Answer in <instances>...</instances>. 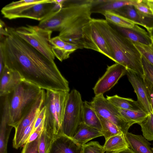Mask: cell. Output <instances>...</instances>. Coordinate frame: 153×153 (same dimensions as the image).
I'll list each match as a JSON object with an SVG mask.
<instances>
[{
  "mask_svg": "<svg viewBox=\"0 0 153 153\" xmlns=\"http://www.w3.org/2000/svg\"><path fill=\"white\" fill-rule=\"evenodd\" d=\"M82 123L88 126L102 130V126L98 116L92 107L91 102L83 101L81 113Z\"/></svg>",
  "mask_w": 153,
  "mask_h": 153,
  "instance_id": "44dd1931",
  "label": "cell"
},
{
  "mask_svg": "<svg viewBox=\"0 0 153 153\" xmlns=\"http://www.w3.org/2000/svg\"><path fill=\"white\" fill-rule=\"evenodd\" d=\"M106 153H134L131 149L128 148L120 151L113 152H107Z\"/></svg>",
  "mask_w": 153,
  "mask_h": 153,
  "instance_id": "b9f144b4",
  "label": "cell"
},
{
  "mask_svg": "<svg viewBox=\"0 0 153 153\" xmlns=\"http://www.w3.org/2000/svg\"><path fill=\"white\" fill-rule=\"evenodd\" d=\"M143 136L148 141L153 140V114L151 111L146 118L139 124Z\"/></svg>",
  "mask_w": 153,
  "mask_h": 153,
  "instance_id": "f546056e",
  "label": "cell"
},
{
  "mask_svg": "<svg viewBox=\"0 0 153 153\" xmlns=\"http://www.w3.org/2000/svg\"><path fill=\"white\" fill-rule=\"evenodd\" d=\"M1 116L0 125V153H7V145L13 127L9 125L10 116L8 95L1 97Z\"/></svg>",
  "mask_w": 153,
  "mask_h": 153,
  "instance_id": "5bb4252c",
  "label": "cell"
},
{
  "mask_svg": "<svg viewBox=\"0 0 153 153\" xmlns=\"http://www.w3.org/2000/svg\"><path fill=\"white\" fill-rule=\"evenodd\" d=\"M142 62L143 76L153 84V66L142 56Z\"/></svg>",
  "mask_w": 153,
  "mask_h": 153,
  "instance_id": "e575fe53",
  "label": "cell"
},
{
  "mask_svg": "<svg viewBox=\"0 0 153 153\" xmlns=\"http://www.w3.org/2000/svg\"><path fill=\"white\" fill-rule=\"evenodd\" d=\"M44 120V119L39 126L31 133L27 143H30L34 141L40 135L43 128Z\"/></svg>",
  "mask_w": 153,
  "mask_h": 153,
  "instance_id": "f35d334b",
  "label": "cell"
},
{
  "mask_svg": "<svg viewBox=\"0 0 153 153\" xmlns=\"http://www.w3.org/2000/svg\"><path fill=\"white\" fill-rule=\"evenodd\" d=\"M45 91L42 89L36 101L31 107L14 127L15 133L13 141V147L18 149L26 128L36 118L44 105Z\"/></svg>",
  "mask_w": 153,
  "mask_h": 153,
  "instance_id": "30bf717a",
  "label": "cell"
},
{
  "mask_svg": "<svg viewBox=\"0 0 153 153\" xmlns=\"http://www.w3.org/2000/svg\"><path fill=\"white\" fill-rule=\"evenodd\" d=\"M62 7L54 0H23L11 2L1 12L4 17L9 19L27 18L41 21Z\"/></svg>",
  "mask_w": 153,
  "mask_h": 153,
  "instance_id": "277c9868",
  "label": "cell"
},
{
  "mask_svg": "<svg viewBox=\"0 0 153 153\" xmlns=\"http://www.w3.org/2000/svg\"><path fill=\"white\" fill-rule=\"evenodd\" d=\"M102 15L105 16L106 21L115 26L131 28L135 24L130 20L112 11H106Z\"/></svg>",
  "mask_w": 153,
  "mask_h": 153,
  "instance_id": "484cf974",
  "label": "cell"
},
{
  "mask_svg": "<svg viewBox=\"0 0 153 153\" xmlns=\"http://www.w3.org/2000/svg\"><path fill=\"white\" fill-rule=\"evenodd\" d=\"M78 49L80 48L77 45L67 42L63 48H59L53 46L52 48L55 56L61 62L69 58L71 53Z\"/></svg>",
  "mask_w": 153,
  "mask_h": 153,
  "instance_id": "f1b7e54d",
  "label": "cell"
},
{
  "mask_svg": "<svg viewBox=\"0 0 153 153\" xmlns=\"http://www.w3.org/2000/svg\"><path fill=\"white\" fill-rule=\"evenodd\" d=\"M143 77L148 95L152 112L153 114V84L144 76Z\"/></svg>",
  "mask_w": 153,
  "mask_h": 153,
  "instance_id": "8d00e7d4",
  "label": "cell"
},
{
  "mask_svg": "<svg viewBox=\"0 0 153 153\" xmlns=\"http://www.w3.org/2000/svg\"><path fill=\"white\" fill-rule=\"evenodd\" d=\"M103 146L106 152H117L129 148L128 143L123 134L109 138L105 141Z\"/></svg>",
  "mask_w": 153,
  "mask_h": 153,
  "instance_id": "cb8c5ba5",
  "label": "cell"
},
{
  "mask_svg": "<svg viewBox=\"0 0 153 153\" xmlns=\"http://www.w3.org/2000/svg\"><path fill=\"white\" fill-rule=\"evenodd\" d=\"M106 98L112 105L118 109L144 111L137 101L131 98L123 97L117 95L111 96H106Z\"/></svg>",
  "mask_w": 153,
  "mask_h": 153,
  "instance_id": "603a6c76",
  "label": "cell"
},
{
  "mask_svg": "<svg viewBox=\"0 0 153 153\" xmlns=\"http://www.w3.org/2000/svg\"><path fill=\"white\" fill-rule=\"evenodd\" d=\"M17 34L50 60L54 61L55 56L50 43L51 31L39 26L27 25L15 29Z\"/></svg>",
  "mask_w": 153,
  "mask_h": 153,
  "instance_id": "8992f818",
  "label": "cell"
},
{
  "mask_svg": "<svg viewBox=\"0 0 153 153\" xmlns=\"http://www.w3.org/2000/svg\"><path fill=\"white\" fill-rule=\"evenodd\" d=\"M39 137L40 136L34 141L25 143L23 146L21 153H39Z\"/></svg>",
  "mask_w": 153,
  "mask_h": 153,
  "instance_id": "d590c367",
  "label": "cell"
},
{
  "mask_svg": "<svg viewBox=\"0 0 153 153\" xmlns=\"http://www.w3.org/2000/svg\"><path fill=\"white\" fill-rule=\"evenodd\" d=\"M54 103L57 114L61 126L68 100L69 92L54 91Z\"/></svg>",
  "mask_w": 153,
  "mask_h": 153,
  "instance_id": "d4e9b609",
  "label": "cell"
},
{
  "mask_svg": "<svg viewBox=\"0 0 153 153\" xmlns=\"http://www.w3.org/2000/svg\"><path fill=\"white\" fill-rule=\"evenodd\" d=\"M91 102L98 115L115 124L124 135L133 125L123 117L118 109L112 105L103 94L95 96Z\"/></svg>",
  "mask_w": 153,
  "mask_h": 153,
  "instance_id": "ba28073f",
  "label": "cell"
},
{
  "mask_svg": "<svg viewBox=\"0 0 153 153\" xmlns=\"http://www.w3.org/2000/svg\"><path fill=\"white\" fill-rule=\"evenodd\" d=\"M46 110V107L44 104L37 117L32 133L39 126L44 120L45 116Z\"/></svg>",
  "mask_w": 153,
  "mask_h": 153,
  "instance_id": "74e56055",
  "label": "cell"
},
{
  "mask_svg": "<svg viewBox=\"0 0 153 153\" xmlns=\"http://www.w3.org/2000/svg\"><path fill=\"white\" fill-rule=\"evenodd\" d=\"M152 149L153 151V147L152 148Z\"/></svg>",
  "mask_w": 153,
  "mask_h": 153,
  "instance_id": "ee69618b",
  "label": "cell"
},
{
  "mask_svg": "<svg viewBox=\"0 0 153 153\" xmlns=\"http://www.w3.org/2000/svg\"><path fill=\"white\" fill-rule=\"evenodd\" d=\"M44 104L46 107V110L43 129L54 137L62 133L61 126L55 105L54 91L46 90Z\"/></svg>",
  "mask_w": 153,
  "mask_h": 153,
  "instance_id": "7c38bea8",
  "label": "cell"
},
{
  "mask_svg": "<svg viewBox=\"0 0 153 153\" xmlns=\"http://www.w3.org/2000/svg\"><path fill=\"white\" fill-rule=\"evenodd\" d=\"M5 65L16 71L24 80L42 89L69 92V82L54 61L50 60L20 38L15 29L7 27L0 39Z\"/></svg>",
  "mask_w": 153,
  "mask_h": 153,
  "instance_id": "6da1fadb",
  "label": "cell"
},
{
  "mask_svg": "<svg viewBox=\"0 0 153 153\" xmlns=\"http://www.w3.org/2000/svg\"><path fill=\"white\" fill-rule=\"evenodd\" d=\"M102 136L103 135L101 131L82 123L72 138L78 143L83 146L89 141Z\"/></svg>",
  "mask_w": 153,
  "mask_h": 153,
  "instance_id": "7402d4cb",
  "label": "cell"
},
{
  "mask_svg": "<svg viewBox=\"0 0 153 153\" xmlns=\"http://www.w3.org/2000/svg\"><path fill=\"white\" fill-rule=\"evenodd\" d=\"M112 11L128 19L135 24L144 27L148 31L153 29V16L140 13L134 5L126 6Z\"/></svg>",
  "mask_w": 153,
  "mask_h": 153,
  "instance_id": "2e32d148",
  "label": "cell"
},
{
  "mask_svg": "<svg viewBox=\"0 0 153 153\" xmlns=\"http://www.w3.org/2000/svg\"><path fill=\"white\" fill-rule=\"evenodd\" d=\"M124 135L129 148L134 153H153L151 144L142 135L128 132Z\"/></svg>",
  "mask_w": 153,
  "mask_h": 153,
  "instance_id": "ffe728a7",
  "label": "cell"
},
{
  "mask_svg": "<svg viewBox=\"0 0 153 153\" xmlns=\"http://www.w3.org/2000/svg\"><path fill=\"white\" fill-rule=\"evenodd\" d=\"M4 66L5 64L3 54L2 50L0 48V75L2 74Z\"/></svg>",
  "mask_w": 153,
  "mask_h": 153,
  "instance_id": "60d3db41",
  "label": "cell"
},
{
  "mask_svg": "<svg viewBox=\"0 0 153 153\" xmlns=\"http://www.w3.org/2000/svg\"><path fill=\"white\" fill-rule=\"evenodd\" d=\"M137 0H93L92 13L102 14L106 11H113L124 6L134 5Z\"/></svg>",
  "mask_w": 153,
  "mask_h": 153,
  "instance_id": "d6986e66",
  "label": "cell"
},
{
  "mask_svg": "<svg viewBox=\"0 0 153 153\" xmlns=\"http://www.w3.org/2000/svg\"><path fill=\"white\" fill-rule=\"evenodd\" d=\"M0 97L9 95L23 80L17 72L5 65L2 74L0 75Z\"/></svg>",
  "mask_w": 153,
  "mask_h": 153,
  "instance_id": "e0dca14e",
  "label": "cell"
},
{
  "mask_svg": "<svg viewBox=\"0 0 153 153\" xmlns=\"http://www.w3.org/2000/svg\"><path fill=\"white\" fill-rule=\"evenodd\" d=\"M50 42L52 46L59 48H63L66 43L59 36L51 38Z\"/></svg>",
  "mask_w": 153,
  "mask_h": 153,
  "instance_id": "ab89813d",
  "label": "cell"
},
{
  "mask_svg": "<svg viewBox=\"0 0 153 153\" xmlns=\"http://www.w3.org/2000/svg\"><path fill=\"white\" fill-rule=\"evenodd\" d=\"M54 138L43 128L40 135L39 144V153H48Z\"/></svg>",
  "mask_w": 153,
  "mask_h": 153,
  "instance_id": "4dcf8cb0",
  "label": "cell"
},
{
  "mask_svg": "<svg viewBox=\"0 0 153 153\" xmlns=\"http://www.w3.org/2000/svg\"><path fill=\"white\" fill-rule=\"evenodd\" d=\"M118 109L123 117L127 122L133 125L135 123L139 124L146 118L150 113L142 110Z\"/></svg>",
  "mask_w": 153,
  "mask_h": 153,
  "instance_id": "4316f807",
  "label": "cell"
},
{
  "mask_svg": "<svg viewBox=\"0 0 153 153\" xmlns=\"http://www.w3.org/2000/svg\"><path fill=\"white\" fill-rule=\"evenodd\" d=\"M134 6L143 14L153 16V0H137Z\"/></svg>",
  "mask_w": 153,
  "mask_h": 153,
  "instance_id": "1f68e13d",
  "label": "cell"
},
{
  "mask_svg": "<svg viewBox=\"0 0 153 153\" xmlns=\"http://www.w3.org/2000/svg\"><path fill=\"white\" fill-rule=\"evenodd\" d=\"M127 71V69L119 63L108 66L104 74L99 79L93 88L95 96L103 94L110 90L126 74Z\"/></svg>",
  "mask_w": 153,
  "mask_h": 153,
  "instance_id": "8fae6325",
  "label": "cell"
},
{
  "mask_svg": "<svg viewBox=\"0 0 153 153\" xmlns=\"http://www.w3.org/2000/svg\"><path fill=\"white\" fill-rule=\"evenodd\" d=\"M133 42L142 56L153 66V40L152 44L150 45Z\"/></svg>",
  "mask_w": 153,
  "mask_h": 153,
  "instance_id": "d6a6232c",
  "label": "cell"
},
{
  "mask_svg": "<svg viewBox=\"0 0 153 153\" xmlns=\"http://www.w3.org/2000/svg\"><path fill=\"white\" fill-rule=\"evenodd\" d=\"M126 74L137 96V101L145 111L150 113L152 109L143 76L128 70Z\"/></svg>",
  "mask_w": 153,
  "mask_h": 153,
  "instance_id": "4fadbf2b",
  "label": "cell"
},
{
  "mask_svg": "<svg viewBox=\"0 0 153 153\" xmlns=\"http://www.w3.org/2000/svg\"><path fill=\"white\" fill-rule=\"evenodd\" d=\"M42 89L23 80L8 95L9 125L14 127L34 103Z\"/></svg>",
  "mask_w": 153,
  "mask_h": 153,
  "instance_id": "5b68a950",
  "label": "cell"
},
{
  "mask_svg": "<svg viewBox=\"0 0 153 153\" xmlns=\"http://www.w3.org/2000/svg\"><path fill=\"white\" fill-rule=\"evenodd\" d=\"M81 44L83 48L97 51L114 61L108 44L92 19L82 29Z\"/></svg>",
  "mask_w": 153,
  "mask_h": 153,
  "instance_id": "9c48e42d",
  "label": "cell"
},
{
  "mask_svg": "<svg viewBox=\"0 0 153 153\" xmlns=\"http://www.w3.org/2000/svg\"><path fill=\"white\" fill-rule=\"evenodd\" d=\"M104 147L97 141H91L83 146L82 153H104Z\"/></svg>",
  "mask_w": 153,
  "mask_h": 153,
  "instance_id": "836d02e7",
  "label": "cell"
},
{
  "mask_svg": "<svg viewBox=\"0 0 153 153\" xmlns=\"http://www.w3.org/2000/svg\"><path fill=\"white\" fill-rule=\"evenodd\" d=\"M83 101L79 91L73 89L69 97L62 125V134L73 138L82 123L81 113Z\"/></svg>",
  "mask_w": 153,
  "mask_h": 153,
  "instance_id": "52a82bcc",
  "label": "cell"
},
{
  "mask_svg": "<svg viewBox=\"0 0 153 153\" xmlns=\"http://www.w3.org/2000/svg\"><path fill=\"white\" fill-rule=\"evenodd\" d=\"M93 0H66L64 6L40 21L38 26L60 32L80 19L91 16Z\"/></svg>",
  "mask_w": 153,
  "mask_h": 153,
  "instance_id": "3957f363",
  "label": "cell"
},
{
  "mask_svg": "<svg viewBox=\"0 0 153 153\" xmlns=\"http://www.w3.org/2000/svg\"><path fill=\"white\" fill-rule=\"evenodd\" d=\"M121 34L134 42L146 45H151L153 40L148 32L135 24L131 28L122 27L112 25Z\"/></svg>",
  "mask_w": 153,
  "mask_h": 153,
  "instance_id": "ac0fdd59",
  "label": "cell"
},
{
  "mask_svg": "<svg viewBox=\"0 0 153 153\" xmlns=\"http://www.w3.org/2000/svg\"><path fill=\"white\" fill-rule=\"evenodd\" d=\"M148 32L153 40V29Z\"/></svg>",
  "mask_w": 153,
  "mask_h": 153,
  "instance_id": "7bdbcfd3",
  "label": "cell"
},
{
  "mask_svg": "<svg viewBox=\"0 0 153 153\" xmlns=\"http://www.w3.org/2000/svg\"><path fill=\"white\" fill-rule=\"evenodd\" d=\"M92 20L108 44L114 61L143 76L142 56L133 42L105 20L92 18Z\"/></svg>",
  "mask_w": 153,
  "mask_h": 153,
  "instance_id": "7a4b0ae2",
  "label": "cell"
},
{
  "mask_svg": "<svg viewBox=\"0 0 153 153\" xmlns=\"http://www.w3.org/2000/svg\"><path fill=\"white\" fill-rule=\"evenodd\" d=\"M98 116L102 126L101 132L105 141L111 137L123 134L120 129L115 124L100 116Z\"/></svg>",
  "mask_w": 153,
  "mask_h": 153,
  "instance_id": "83f0119b",
  "label": "cell"
},
{
  "mask_svg": "<svg viewBox=\"0 0 153 153\" xmlns=\"http://www.w3.org/2000/svg\"><path fill=\"white\" fill-rule=\"evenodd\" d=\"M83 146L62 133L55 137L48 153H82Z\"/></svg>",
  "mask_w": 153,
  "mask_h": 153,
  "instance_id": "9a60e30c",
  "label": "cell"
}]
</instances>
